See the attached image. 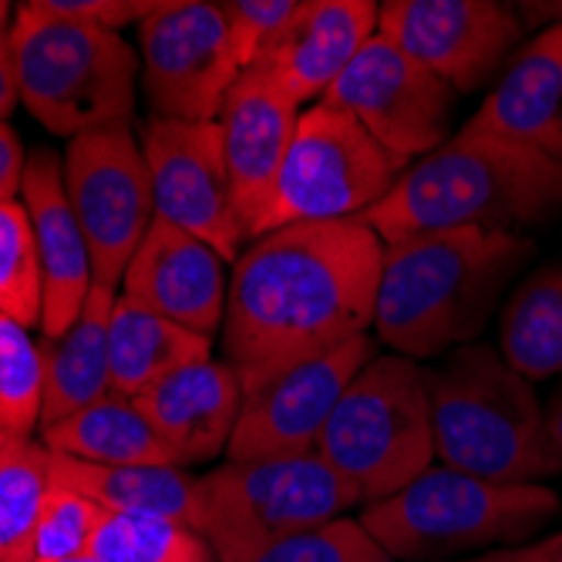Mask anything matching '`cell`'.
Instances as JSON below:
<instances>
[{
	"label": "cell",
	"instance_id": "32",
	"mask_svg": "<svg viewBox=\"0 0 562 562\" xmlns=\"http://www.w3.org/2000/svg\"><path fill=\"white\" fill-rule=\"evenodd\" d=\"M252 562H391V555L368 536L361 522L340 516L267 549Z\"/></svg>",
	"mask_w": 562,
	"mask_h": 562
},
{
	"label": "cell",
	"instance_id": "35",
	"mask_svg": "<svg viewBox=\"0 0 562 562\" xmlns=\"http://www.w3.org/2000/svg\"><path fill=\"white\" fill-rule=\"evenodd\" d=\"M24 166H27V159H24L18 132L8 122H0V202H11L21 195Z\"/></svg>",
	"mask_w": 562,
	"mask_h": 562
},
{
	"label": "cell",
	"instance_id": "9",
	"mask_svg": "<svg viewBox=\"0 0 562 562\" xmlns=\"http://www.w3.org/2000/svg\"><path fill=\"white\" fill-rule=\"evenodd\" d=\"M401 172L361 122L330 101H317L300 112L257 239L286 226L364 216L391 192Z\"/></svg>",
	"mask_w": 562,
	"mask_h": 562
},
{
	"label": "cell",
	"instance_id": "36",
	"mask_svg": "<svg viewBox=\"0 0 562 562\" xmlns=\"http://www.w3.org/2000/svg\"><path fill=\"white\" fill-rule=\"evenodd\" d=\"M559 552H562V532H552L529 546L495 549V552H482V555H469V559H441V562H555Z\"/></svg>",
	"mask_w": 562,
	"mask_h": 562
},
{
	"label": "cell",
	"instance_id": "20",
	"mask_svg": "<svg viewBox=\"0 0 562 562\" xmlns=\"http://www.w3.org/2000/svg\"><path fill=\"white\" fill-rule=\"evenodd\" d=\"M135 401L166 441L176 465L192 469L226 451L239 418L243 387L226 361L206 357L156 381Z\"/></svg>",
	"mask_w": 562,
	"mask_h": 562
},
{
	"label": "cell",
	"instance_id": "33",
	"mask_svg": "<svg viewBox=\"0 0 562 562\" xmlns=\"http://www.w3.org/2000/svg\"><path fill=\"white\" fill-rule=\"evenodd\" d=\"M296 8L300 0H229V4H223L229 41L243 71H249L260 61L263 50L293 21Z\"/></svg>",
	"mask_w": 562,
	"mask_h": 562
},
{
	"label": "cell",
	"instance_id": "10",
	"mask_svg": "<svg viewBox=\"0 0 562 562\" xmlns=\"http://www.w3.org/2000/svg\"><path fill=\"white\" fill-rule=\"evenodd\" d=\"M65 192L91 252L94 286L115 290L156 220L148 162L132 128L115 125L71 138Z\"/></svg>",
	"mask_w": 562,
	"mask_h": 562
},
{
	"label": "cell",
	"instance_id": "28",
	"mask_svg": "<svg viewBox=\"0 0 562 562\" xmlns=\"http://www.w3.org/2000/svg\"><path fill=\"white\" fill-rule=\"evenodd\" d=\"M91 555L101 562H220L199 529L176 519L122 513L101 516Z\"/></svg>",
	"mask_w": 562,
	"mask_h": 562
},
{
	"label": "cell",
	"instance_id": "18",
	"mask_svg": "<svg viewBox=\"0 0 562 562\" xmlns=\"http://www.w3.org/2000/svg\"><path fill=\"white\" fill-rule=\"evenodd\" d=\"M21 195L31 216L41 263V334L61 337L85 311L94 273L85 233L65 192V162L50 148H34L27 156Z\"/></svg>",
	"mask_w": 562,
	"mask_h": 562
},
{
	"label": "cell",
	"instance_id": "37",
	"mask_svg": "<svg viewBox=\"0 0 562 562\" xmlns=\"http://www.w3.org/2000/svg\"><path fill=\"white\" fill-rule=\"evenodd\" d=\"M21 98L14 47H11V18H0V122H4Z\"/></svg>",
	"mask_w": 562,
	"mask_h": 562
},
{
	"label": "cell",
	"instance_id": "3",
	"mask_svg": "<svg viewBox=\"0 0 562 562\" xmlns=\"http://www.w3.org/2000/svg\"><path fill=\"white\" fill-rule=\"evenodd\" d=\"M384 246L425 233H519L562 220V162L536 148L458 128L438 151L407 166L391 192L357 216Z\"/></svg>",
	"mask_w": 562,
	"mask_h": 562
},
{
	"label": "cell",
	"instance_id": "22",
	"mask_svg": "<svg viewBox=\"0 0 562 562\" xmlns=\"http://www.w3.org/2000/svg\"><path fill=\"white\" fill-rule=\"evenodd\" d=\"M119 293L109 286H91L85 311L61 337L41 340L44 361V404L41 431L61 425L65 418L85 412L101 397L115 394L109 364V324Z\"/></svg>",
	"mask_w": 562,
	"mask_h": 562
},
{
	"label": "cell",
	"instance_id": "25",
	"mask_svg": "<svg viewBox=\"0 0 562 562\" xmlns=\"http://www.w3.org/2000/svg\"><path fill=\"white\" fill-rule=\"evenodd\" d=\"M44 448L91 465H176L135 397L109 394L61 425L41 431Z\"/></svg>",
	"mask_w": 562,
	"mask_h": 562
},
{
	"label": "cell",
	"instance_id": "24",
	"mask_svg": "<svg viewBox=\"0 0 562 562\" xmlns=\"http://www.w3.org/2000/svg\"><path fill=\"white\" fill-rule=\"evenodd\" d=\"M213 357V340L192 334L138 300L119 293L109 324V364L112 387L122 397H138L172 371Z\"/></svg>",
	"mask_w": 562,
	"mask_h": 562
},
{
	"label": "cell",
	"instance_id": "11",
	"mask_svg": "<svg viewBox=\"0 0 562 562\" xmlns=\"http://www.w3.org/2000/svg\"><path fill=\"white\" fill-rule=\"evenodd\" d=\"M142 88L156 119L216 122L243 75L229 41L223 4L162 0L138 24Z\"/></svg>",
	"mask_w": 562,
	"mask_h": 562
},
{
	"label": "cell",
	"instance_id": "27",
	"mask_svg": "<svg viewBox=\"0 0 562 562\" xmlns=\"http://www.w3.org/2000/svg\"><path fill=\"white\" fill-rule=\"evenodd\" d=\"M50 451L34 441L0 448V562H34Z\"/></svg>",
	"mask_w": 562,
	"mask_h": 562
},
{
	"label": "cell",
	"instance_id": "31",
	"mask_svg": "<svg viewBox=\"0 0 562 562\" xmlns=\"http://www.w3.org/2000/svg\"><path fill=\"white\" fill-rule=\"evenodd\" d=\"M105 516V508L94 505L91 498L50 485L41 505V522H37V542H34V562H58L88 555L98 522Z\"/></svg>",
	"mask_w": 562,
	"mask_h": 562
},
{
	"label": "cell",
	"instance_id": "38",
	"mask_svg": "<svg viewBox=\"0 0 562 562\" xmlns=\"http://www.w3.org/2000/svg\"><path fill=\"white\" fill-rule=\"evenodd\" d=\"M546 422H549V438H552V448L562 462V384L552 391L549 404H546Z\"/></svg>",
	"mask_w": 562,
	"mask_h": 562
},
{
	"label": "cell",
	"instance_id": "17",
	"mask_svg": "<svg viewBox=\"0 0 562 562\" xmlns=\"http://www.w3.org/2000/svg\"><path fill=\"white\" fill-rule=\"evenodd\" d=\"M122 293L213 340L226 321V260L213 246L156 216L122 277Z\"/></svg>",
	"mask_w": 562,
	"mask_h": 562
},
{
	"label": "cell",
	"instance_id": "15",
	"mask_svg": "<svg viewBox=\"0 0 562 562\" xmlns=\"http://www.w3.org/2000/svg\"><path fill=\"white\" fill-rule=\"evenodd\" d=\"M374 357V340L357 337L317 361L290 368L243 391L239 418L226 445L229 462L314 454L324 425L353 374Z\"/></svg>",
	"mask_w": 562,
	"mask_h": 562
},
{
	"label": "cell",
	"instance_id": "29",
	"mask_svg": "<svg viewBox=\"0 0 562 562\" xmlns=\"http://www.w3.org/2000/svg\"><path fill=\"white\" fill-rule=\"evenodd\" d=\"M44 361L27 327L0 314V448L31 441L41 425Z\"/></svg>",
	"mask_w": 562,
	"mask_h": 562
},
{
	"label": "cell",
	"instance_id": "19",
	"mask_svg": "<svg viewBox=\"0 0 562 562\" xmlns=\"http://www.w3.org/2000/svg\"><path fill=\"white\" fill-rule=\"evenodd\" d=\"M378 14L374 0H300L293 21L252 68H263L296 105H317L378 34Z\"/></svg>",
	"mask_w": 562,
	"mask_h": 562
},
{
	"label": "cell",
	"instance_id": "1",
	"mask_svg": "<svg viewBox=\"0 0 562 562\" xmlns=\"http://www.w3.org/2000/svg\"><path fill=\"white\" fill-rule=\"evenodd\" d=\"M384 243L361 220L286 226L252 239L226 296L223 350L243 391L368 337Z\"/></svg>",
	"mask_w": 562,
	"mask_h": 562
},
{
	"label": "cell",
	"instance_id": "2",
	"mask_svg": "<svg viewBox=\"0 0 562 562\" xmlns=\"http://www.w3.org/2000/svg\"><path fill=\"white\" fill-rule=\"evenodd\" d=\"M536 252L522 233L451 229L384 246L374 334L412 361L475 344L502 293Z\"/></svg>",
	"mask_w": 562,
	"mask_h": 562
},
{
	"label": "cell",
	"instance_id": "8",
	"mask_svg": "<svg viewBox=\"0 0 562 562\" xmlns=\"http://www.w3.org/2000/svg\"><path fill=\"white\" fill-rule=\"evenodd\" d=\"M361 502L324 458L226 462L202 475V536L220 562H252L267 549L327 526Z\"/></svg>",
	"mask_w": 562,
	"mask_h": 562
},
{
	"label": "cell",
	"instance_id": "34",
	"mask_svg": "<svg viewBox=\"0 0 562 562\" xmlns=\"http://www.w3.org/2000/svg\"><path fill=\"white\" fill-rule=\"evenodd\" d=\"M44 14H55L78 24H94L119 31L125 24H142L148 14L162 8V0H34Z\"/></svg>",
	"mask_w": 562,
	"mask_h": 562
},
{
	"label": "cell",
	"instance_id": "21",
	"mask_svg": "<svg viewBox=\"0 0 562 562\" xmlns=\"http://www.w3.org/2000/svg\"><path fill=\"white\" fill-rule=\"evenodd\" d=\"M462 128L536 148L562 162V24L539 31L508 61L482 109Z\"/></svg>",
	"mask_w": 562,
	"mask_h": 562
},
{
	"label": "cell",
	"instance_id": "5",
	"mask_svg": "<svg viewBox=\"0 0 562 562\" xmlns=\"http://www.w3.org/2000/svg\"><path fill=\"white\" fill-rule=\"evenodd\" d=\"M555 513L559 495L539 482H485L431 465L397 495L368 505L357 522L391 562H441L529 546Z\"/></svg>",
	"mask_w": 562,
	"mask_h": 562
},
{
	"label": "cell",
	"instance_id": "4",
	"mask_svg": "<svg viewBox=\"0 0 562 562\" xmlns=\"http://www.w3.org/2000/svg\"><path fill=\"white\" fill-rule=\"evenodd\" d=\"M435 458L485 482H542L562 472L546 407L492 344L451 350L428 368Z\"/></svg>",
	"mask_w": 562,
	"mask_h": 562
},
{
	"label": "cell",
	"instance_id": "13",
	"mask_svg": "<svg viewBox=\"0 0 562 562\" xmlns=\"http://www.w3.org/2000/svg\"><path fill=\"white\" fill-rule=\"evenodd\" d=\"M378 34L451 91L488 85L522 37L516 8L495 0H387Z\"/></svg>",
	"mask_w": 562,
	"mask_h": 562
},
{
	"label": "cell",
	"instance_id": "40",
	"mask_svg": "<svg viewBox=\"0 0 562 562\" xmlns=\"http://www.w3.org/2000/svg\"><path fill=\"white\" fill-rule=\"evenodd\" d=\"M0 18H11V4H4V0H0Z\"/></svg>",
	"mask_w": 562,
	"mask_h": 562
},
{
	"label": "cell",
	"instance_id": "6",
	"mask_svg": "<svg viewBox=\"0 0 562 562\" xmlns=\"http://www.w3.org/2000/svg\"><path fill=\"white\" fill-rule=\"evenodd\" d=\"M18 88L27 112L55 135L128 125L138 58L119 31L44 14L34 0L11 21Z\"/></svg>",
	"mask_w": 562,
	"mask_h": 562
},
{
	"label": "cell",
	"instance_id": "30",
	"mask_svg": "<svg viewBox=\"0 0 562 562\" xmlns=\"http://www.w3.org/2000/svg\"><path fill=\"white\" fill-rule=\"evenodd\" d=\"M41 263L31 216L21 199L0 202V314L21 327H41Z\"/></svg>",
	"mask_w": 562,
	"mask_h": 562
},
{
	"label": "cell",
	"instance_id": "26",
	"mask_svg": "<svg viewBox=\"0 0 562 562\" xmlns=\"http://www.w3.org/2000/svg\"><path fill=\"white\" fill-rule=\"evenodd\" d=\"M498 353L532 384L562 374V260L539 267L502 303Z\"/></svg>",
	"mask_w": 562,
	"mask_h": 562
},
{
	"label": "cell",
	"instance_id": "39",
	"mask_svg": "<svg viewBox=\"0 0 562 562\" xmlns=\"http://www.w3.org/2000/svg\"><path fill=\"white\" fill-rule=\"evenodd\" d=\"M58 562H101V559L88 552V555H75V559H58Z\"/></svg>",
	"mask_w": 562,
	"mask_h": 562
},
{
	"label": "cell",
	"instance_id": "12",
	"mask_svg": "<svg viewBox=\"0 0 562 562\" xmlns=\"http://www.w3.org/2000/svg\"><path fill=\"white\" fill-rule=\"evenodd\" d=\"M324 101L361 122L401 169L448 142L451 88L381 34L361 47Z\"/></svg>",
	"mask_w": 562,
	"mask_h": 562
},
{
	"label": "cell",
	"instance_id": "23",
	"mask_svg": "<svg viewBox=\"0 0 562 562\" xmlns=\"http://www.w3.org/2000/svg\"><path fill=\"white\" fill-rule=\"evenodd\" d=\"M50 485H65L105 513L176 519L202 532V475L182 465H91L50 451Z\"/></svg>",
	"mask_w": 562,
	"mask_h": 562
},
{
	"label": "cell",
	"instance_id": "7",
	"mask_svg": "<svg viewBox=\"0 0 562 562\" xmlns=\"http://www.w3.org/2000/svg\"><path fill=\"white\" fill-rule=\"evenodd\" d=\"M317 454L368 505L425 475L435 465L428 368L401 353H374L340 394Z\"/></svg>",
	"mask_w": 562,
	"mask_h": 562
},
{
	"label": "cell",
	"instance_id": "41",
	"mask_svg": "<svg viewBox=\"0 0 562 562\" xmlns=\"http://www.w3.org/2000/svg\"><path fill=\"white\" fill-rule=\"evenodd\" d=\"M555 562H562V552H559V555H555Z\"/></svg>",
	"mask_w": 562,
	"mask_h": 562
},
{
	"label": "cell",
	"instance_id": "14",
	"mask_svg": "<svg viewBox=\"0 0 562 562\" xmlns=\"http://www.w3.org/2000/svg\"><path fill=\"white\" fill-rule=\"evenodd\" d=\"M142 151L156 216L213 246L226 263L239 260L246 236L233 210L220 122L151 119L142 132Z\"/></svg>",
	"mask_w": 562,
	"mask_h": 562
},
{
	"label": "cell",
	"instance_id": "16",
	"mask_svg": "<svg viewBox=\"0 0 562 562\" xmlns=\"http://www.w3.org/2000/svg\"><path fill=\"white\" fill-rule=\"evenodd\" d=\"M296 109V101L263 68L243 71L223 101L216 122L223 132L233 210L246 243L257 239V226L300 122Z\"/></svg>",
	"mask_w": 562,
	"mask_h": 562
}]
</instances>
